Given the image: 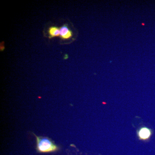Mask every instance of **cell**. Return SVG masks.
I'll use <instances>...</instances> for the list:
<instances>
[{
	"mask_svg": "<svg viewBox=\"0 0 155 155\" xmlns=\"http://www.w3.org/2000/svg\"><path fill=\"white\" fill-rule=\"evenodd\" d=\"M36 140V150L39 153L55 152L60 150V147L51 139L46 137L38 136L34 134Z\"/></svg>",
	"mask_w": 155,
	"mask_h": 155,
	"instance_id": "6da1fadb",
	"label": "cell"
},
{
	"mask_svg": "<svg viewBox=\"0 0 155 155\" xmlns=\"http://www.w3.org/2000/svg\"><path fill=\"white\" fill-rule=\"evenodd\" d=\"M60 35L62 39H67L72 37V31L68 28L67 25H64L60 29Z\"/></svg>",
	"mask_w": 155,
	"mask_h": 155,
	"instance_id": "7a4b0ae2",
	"label": "cell"
},
{
	"mask_svg": "<svg viewBox=\"0 0 155 155\" xmlns=\"http://www.w3.org/2000/svg\"><path fill=\"white\" fill-rule=\"evenodd\" d=\"M151 134V130L147 127H143L140 130L139 136L141 139L146 140L149 138Z\"/></svg>",
	"mask_w": 155,
	"mask_h": 155,
	"instance_id": "3957f363",
	"label": "cell"
},
{
	"mask_svg": "<svg viewBox=\"0 0 155 155\" xmlns=\"http://www.w3.org/2000/svg\"><path fill=\"white\" fill-rule=\"evenodd\" d=\"M50 38L58 37L60 35V29L56 26H52L50 27L48 30Z\"/></svg>",
	"mask_w": 155,
	"mask_h": 155,
	"instance_id": "277c9868",
	"label": "cell"
}]
</instances>
